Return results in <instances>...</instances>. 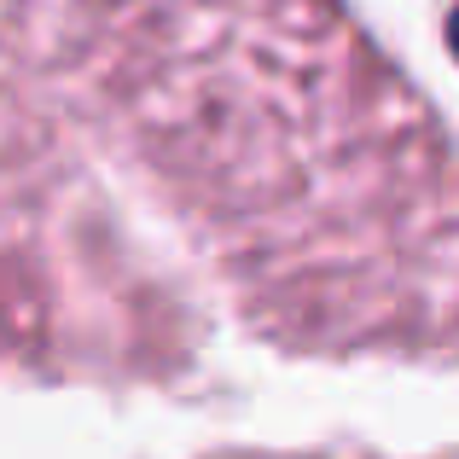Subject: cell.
Masks as SVG:
<instances>
[{"mask_svg":"<svg viewBox=\"0 0 459 459\" xmlns=\"http://www.w3.org/2000/svg\"><path fill=\"white\" fill-rule=\"evenodd\" d=\"M221 314L448 360V134L337 0H0V372L146 384Z\"/></svg>","mask_w":459,"mask_h":459,"instance_id":"obj_1","label":"cell"}]
</instances>
